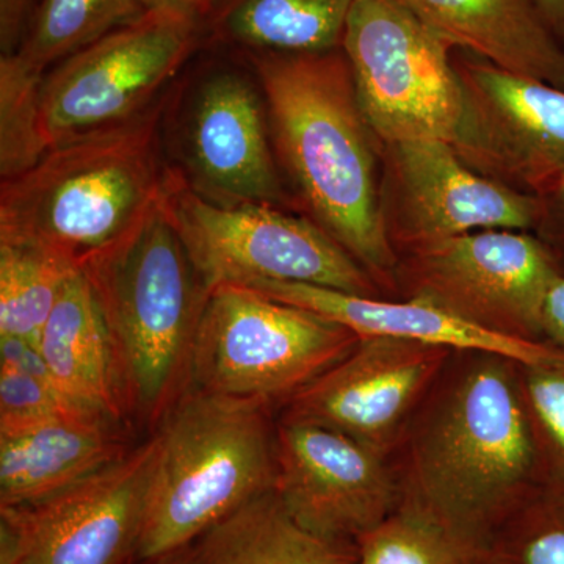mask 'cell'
<instances>
[{"instance_id": "6da1fadb", "label": "cell", "mask_w": 564, "mask_h": 564, "mask_svg": "<svg viewBox=\"0 0 564 564\" xmlns=\"http://www.w3.org/2000/svg\"><path fill=\"white\" fill-rule=\"evenodd\" d=\"M518 369L499 352L452 351L389 455L400 503L475 554L541 481Z\"/></svg>"}, {"instance_id": "7a4b0ae2", "label": "cell", "mask_w": 564, "mask_h": 564, "mask_svg": "<svg viewBox=\"0 0 564 564\" xmlns=\"http://www.w3.org/2000/svg\"><path fill=\"white\" fill-rule=\"evenodd\" d=\"M261 88L293 210L323 229L393 299L397 258L380 217L381 150L356 98L343 47L243 52Z\"/></svg>"}, {"instance_id": "3957f363", "label": "cell", "mask_w": 564, "mask_h": 564, "mask_svg": "<svg viewBox=\"0 0 564 564\" xmlns=\"http://www.w3.org/2000/svg\"><path fill=\"white\" fill-rule=\"evenodd\" d=\"M163 96L139 117L51 148L0 182V242L33 245L84 269L158 210L172 165L163 162Z\"/></svg>"}, {"instance_id": "277c9868", "label": "cell", "mask_w": 564, "mask_h": 564, "mask_svg": "<svg viewBox=\"0 0 564 564\" xmlns=\"http://www.w3.org/2000/svg\"><path fill=\"white\" fill-rule=\"evenodd\" d=\"M82 272L109 329L126 415L159 425L187 389L210 289L162 204Z\"/></svg>"}, {"instance_id": "5b68a950", "label": "cell", "mask_w": 564, "mask_h": 564, "mask_svg": "<svg viewBox=\"0 0 564 564\" xmlns=\"http://www.w3.org/2000/svg\"><path fill=\"white\" fill-rule=\"evenodd\" d=\"M155 434L140 562L192 545L276 485V415L267 404L185 389Z\"/></svg>"}, {"instance_id": "8992f818", "label": "cell", "mask_w": 564, "mask_h": 564, "mask_svg": "<svg viewBox=\"0 0 564 564\" xmlns=\"http://www.w3.org/2000/svg\"><path fill=\"white\" fill-rule=\"evenodd\" d=\"M359 339L311 311L220 284L204 304L187 389L280 410Z\"/></svg>"}, {"instance_id": "52a82bcc", "label": "cell", "mask_w": 564, "mask_h": 564, "mask_svg": "<svg viewBox=\"0 0 564 564\" xmlns=\"http://www.w3.org/2000/svg\"><path fill=\"white\" fill-rule=\"evenodd\" d=\"M162 209L209 289L302 282L384 299L380 285L339 243L296 212L212 202L193 191L176 166Z\"/></svg>"}, {"instance_id": "ba28073f", "label": "cell", "mask_w": 564, "mask_h": 564, "mask_svg": "<svg viewBox=\"0 0 564 564\" xmlns=\"http://www.w3.org/2000/svg\"><path fill=\"white\" fill-rule=\"evenodd\" d=\"M563 276L564 259L538 234L486 229L399 256L393 299L505 339L547 344L544 304Z\"/></svg>"}, {"instance_id": "9c48e42d", "label": "cell", "mask_w": 564, "mask_h": 564, "mask_svg": "<svg viewBox=\"0 0 564 564\" xmlns=\"http://www.w3.org/2000/svg\"><path fill=\"white\" fill-rule=\"evenodd\" d=\"M343 51L356 98L381 143H452L462 90L455 47L400 0H355Z\"/></svg>"}, {"instance_id": "30bf717a", "label": "cell", "mask_w": 564, "mask_h": 564, "mask_svg": "<svg viewBox=\"0 0 564 564\" xmlns=\"http://www.w3.org/2000/svg\"><path fill=\"white\" fill-rule=\"evenodd\" d=\"M202 22L147 10L70 55L41 85V132L47 148L133 120L158 102L198 46Z\"/></svg>"}, {"instance_id": "8fae6325", "label": "cell", "mask_w": 564, "mask_h": 564, "mask_svg": "<svg viewBox=\"0 0 564 564\" xmlns=\"http://www.w3.org/2000/svg\"><path fill=\"white\" fill-rule=\"evenodd\" d=\"M159 437L36 502L0 507V564H126L137 556Z\"/></svg>"}, {"instance_id": "7c38bea8", "label": "cell", "mask_w": 564, "mask_h": 564, "mask_svg": "<svg viewBox=\"0 0 564 564\" xmlns=\"http://www.w3.org/2000/svg\"><path fill=\"white\" fill-rule=\"evenodd\" d=\"M462 109L452 147L475 173L540 196L564 176V90L454 51Z\"/></svg>"}, {"instance_id": "4fadbf2b", "label": "cell", "mask_w": 564, "mask_h": 564, "mask_svg": "<svg viewBox=\"0 0 564 564\" xmlns=\"http://www.w3.org/2000/svg\"><path fill=\"white\" fill-rule=\"evenodd\" d=\"M380 217L397 258L486 229L536 231L538 196L475 173L443 140L383 143Z\"/></svg>"}, {"instance_id": "5bb4252c", "label": "cell", "mask_w": 564, "mask_h": 564, "mask_svg": "<svg viewBox=\"0 0 564 564\" xmlns=\"http://www.w3.org/2000/svg\"><path fill=\"white\" fill-rule=\"evenodd\" d=\"M276 464L285 510L329 543L356 545L402 500L389 456L314 423L276 417Z\"/></svg>"}, {"instance_id": "9a60e30c", "label": "cell", "mask_w": 564, "mask_h": 564, "mask_svg": "<svg viewBox=\"0 0 564 564\" xmlns=\"http://www.w3.org/2000/svg\"><path fill=\"white\" fill-rule=\"evenodd\" d=\"M452 351L361 337L339 362L282 404L276 417L325 426L389 456Z\"/></svg>"}, {"instance_id": "2e32d148", "label": "cell", "mask_w": 564, "mask_h": 564, "mask_svg": "<svg viewBox=\"0 0 564 564\" xmlns=\"http://www.w3.org/2000/svg\"><path fill=\"white\" fill-rule=\"evenodd\" d=\"M181 159L182 176L212 202L295 212L274 159L261 88L237 70L199 82L184 118Z\"/></svg>"}, {"instance_id": "e0dca14e", "label": "cell", "mask_w": 564, "mask_h": 564, "mask_svg": "<svg viewBox=\"0 0 564 564\" xmlns=\"http://www.w3.org/2000/svg\"><path fill=\"white\" fill-rule=\"evenodd\" d=\"M247 288L276 302L311 311L359 337L413 340L451 350L492 351L519 362H540L563 352L551 344L518 343L494 336L415 300L372 299L302 282L262 281Z\"/></svg>"}, {"instance_id": "ac0fdd59", "label": "cell", "mask_w": 564, "mask_h": 564, "mask_svg": "<svg viewBox=\"0 0 564 564\" xmlns=\"http://www.w3.org/2000/svg\"><path fill=\"white\" fill-rule=\"evenodd\" d=\"M455 50L564 90V46L532 0H400Z\"/></svg>"}, {"instance_id": "d6986e66", "label": "cell", "mask_w": 564, "mask_h": 564, "mask_svg": "<svg viewBox=\"0 0 564 564\" xmlns=\"http://www.w3.org/2000/svg\"><path fill=\"white\" fill-rule=\"evenodd\" d=\"M128 423L69 419L0 436V507L36 502L132 451Z\"/></svg>"}, {"instance_id": "ffe728a7", "label": "cell", "mask_w": 564, "mask_h": 564, "mask_svg": "<svg viewBox=\"0 0 564 564\" xmlns=\"http://www.w3.org/2000/svg\"><path fill=\"white\" fill-rule=\"evenodd\" d=\"M39 345L52 381L63 393L109 417L128 422L109 329L82 270L63 288Z\"/></svg>"}, {"instance_id": "44dd1931", "label": "cell", "mask_w": 564, "mask_h": 564, "mask_svg": "<svg viewBox=\"0 0 564 564\" xmlns=\"http://www.w3.org/2000/svg\"><path fill=\"white\" fill-rule=\"evenodd\" d=\"M356 545L296 524L276 491L262 494L192 544V564H355Z\"/></svg>"}, {"instance_id": "7402d4cb", "label": "cell", "mask_w": 564, "mask_h": 564, "mask_svg": "<svg viewBox=\"0 0 564 564\" xmlns=\"http://www.w3.org/2000/svg\"><path fill=\"white\" fill-rule=\"evenodd\" d=\"M355 0H220L212 40L243 52L314 54L340 50Z\"/></svg>"}, {"instance_id": "603a6c76", "label": "cell", "mask_w": 564, "mask_h": 564, "mask_svg": "<svg viewBox=\"0 0 564 564\" xmlns=\"http://www.w3.org/2000/svg\"><path fill=\"white\" fill-rule=\"evenodd\" d=\"M144 13L141 0H40L14 55L29 68L46 74Z\"/></svg>"}, {"instance_id": "cb8c5ba5", "label": "cell", "mask_w": 564, "mask_h": 564, "mask_svg": "<svg viewBox=\"0 0 564 564\" xmlns=\"http://www.w3.org/2000/svg\"><path fill=\"white\" fill-rule=\"evenodd\" d=\"M79 269L33 245L0 242V336L39 344L66 282Z\"/></svg>"}, {"instance_id": "d4e9b609", "label": "cell", "mask_w": 564, "mask_h": 564, "mask_svg": "<svg viewBox=\"0 0 564 564\" xmlns=\"http://www.w3.org/2000/svg\"><path fill=\"white\" fill-rule=\"evenodd\" d=\"M473 564H564V484L534 485Z\"/></svg>"}, {"instance_id": "484cf974", "label": "cell", "mask_w": 564, "mask_h": 564, "mask_svg": "<svg viewBox=\"0 0 564 564\" xmlns=\"http://www.w3.org/2000/svg\"><path fill=\"white\" fill-rule=\"evenodd\" d=\"M475 552L422 511L400 503L359 538L355 564H473Z\"/></svg>"}, {"instance_id": "4316f807", "label": "cell", "mask_w": 564, "mask_h": 564, "mask_svg": "<svg viewBox=\"0 0 564 564\" xmlns=\"http://www.w3.org/2000/svg\"><path fill=\"white\" fill-rule=\"evenodd\" d=\"M46 74L17 55L0 57V180L29 172L50 148L41 132L40 95Z\"/></svg>"}, {"instance_id": "83f0119b", "label": "cell", "mask_w": 564, "mask_h": 564, "mask_svg": "<svg viewBox=\"0 0 564 564\" xmlns=\"http://www.w3.org/2000/svg\"><path fill=\"white\" fill-rule=\"evenodd\" d=\"M518 373L541 481L564 484V351L519 362Z\"/></svg>"}, {"instance_id": "f1b7e54d", "label": "cell", "mask_w": 564, "mask_h": 564, "mask_svg": "<svg viewBox=\"0 0 564 564\" xmlns=\"http://www.w3.org/2000/svg\"><path fill=\"white\" fill-rule=\"evenodd\" d=\"M90 417L113 419L70 399L52 381L0 369V436L46 423Z\"/></svg>"}, {"instance_id": "f546056e", "label": "cell", "mask_w": 564, "mask_h": 564, "mask_svg": "<svg viewBox=\"0 0 564 564\" xmlns=\"http://www.w3.org/2000/svg\"><path fill=\"white\" fill-rule=\"evenodd\" d=\"M0 369H9L13 372L29 375V377L52 381L40 345L24 339V337L0 336Z\"/></svg>"}, {"instance_id": "4dcf8cb0", "label": "cell", "mask_w": 564, "mask_h": 564, "mask_svg": "<svg viewBox=\"0 0 564 564\" xmlns=\"http://www.w3.org/2000/svg\"><path fill=\"white\" fill-rule=\"evenodd\" d=\"M541 202V220L536 231L564 259V176L538 196Z\"/></svg>"}, {"instance_id": "1f68e13d", "label": "cell", "mask_w": 564, "mask_h": 564, "mask_svg": "<svg viewBox=\"0 0 564 564\" xmlns=\"http://www.w3.org/2000/svg\"><path fill=\"white\" fill-rule=\"evenodd\" d=\"M40 0H0V51L11 55L20 47Z\"/></svg>"}, {"instance_id": "d6a6232c", "label": "cell", "mask_w": 564, "mask_h": 564, "mask_svg": "<svg viewBox=\"0 0 564 564\" xmlns=\"http://www.w3.org/2000/svg\"><path fill=\"white\" fill-rule=\"evenodd\" d=\"M543 332L545 343L564 351V276L545 300Z\"/></svg>"}, {"instance_id": "836d02e7", "label": "cell", "mask_w": 564, "mask_h": 564, "mask_svg": "<svg viewBox=\"0 0 564 564\" xmlns=\"http://www.w3.org/2000/svg\"><path fill=\"white\" fill-rule=\"evenodd\" d=\"M218 2L220 0H141L147 10L172 11L198 22L207 20Z\"/></svg>"}, {"instance_id": "e575fe53", "label": "cell", "mask_w": 564, "mask_h": 564, "mask_svg": "<svg viewBox=\"0 0 564 564\" xmlns=\"http://www.w3.org/2000/svg\"><path fill=\"white\" fill-rule=\"evenodd\" d=\"M534 9L543 18L549 31L564 46V0H532Z\"/></svg>"}, {"instance_id": "d590c367", "label": "cell", "mask_w": 564, "mask_h": 564, "mask_svg": "<svg viewBox=\"0 0 564 564\" xmlns=\"http://www.w3.org/2000/svg\"><path fill=\"white\" fill-rule=\"evenodd\" d=\"M143 564H192V545L181 549V551L172 552L159 556V558L148 560V562H141Z\"/></svg>"}]
</instances>
